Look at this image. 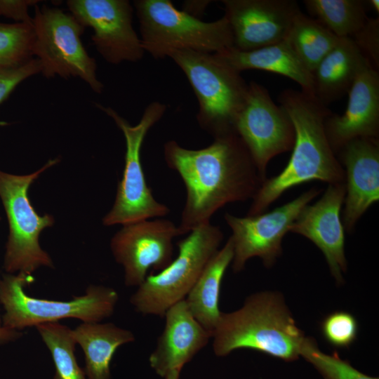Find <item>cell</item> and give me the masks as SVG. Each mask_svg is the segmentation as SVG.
<instances>
[{
    "label": "cell",
    "mask_w": 379,
    "mask_h": 379,
    "mask_svg": "<svg viewBox=\"0 0 379 379\" xmlns=\"http://www.w3.org/2000/svg\"><path fill=\"white\" fill-rule=\"evenodd\" d=\"M164 154L186 188L178 226L182 235L209 223L225 204L253 199L265 180L236 133L214 138L210 145L199 149L170 140L164 144Z\"/></svg>",
    "instance_id": "1"
},
{
    "label": "cell",
    "mask_w": 379,
    "mask_h": 379,
    "mask_svg": "<svg viewBox=\"0 0 379 379\" xmlns=\"http://www.w3.org/2000/svg\"><path fill=\"white\" fill-rule=\"evenodd\" d=\"M278 100L293 124L292 154L279 174L262 182L247 215L264 213L284 192L300 184L312 180L328 185L345 182V170L325 132V120L331 112L314 98L293 89L282 91Z\"/></svg>",
    "instance_id": "2"
},
{
    "label": "cell",
    "mask_w": 379,
    "mask_h": 379,
    "mask_svg": "<svg viewBox=\"0 0 379 379\" xmlns=\"http://www.w3.org/2000/svg\"><path fill=\"white\" fill-rule=\"evenodd\" d=\"M305 338L283 297L268 291L250 295L234 312H222L211 336L218 357L248 349L286 361L298 359Z\"/></svg>",
    "instance_id": "3"
},
{
    "label": "cell",
    "mask_w": 379,
    "mask_h": 379,
    "mask_svg": "<svg viewBox=\"0 0 379 379\" xmlns=\"http://www.w3.org/2000/svg\"><path fill=\"white\" fill-rule=\"evenodd\" d=\"M169 58L185 74L197 98L199 126L213 138L235 133L248 88L241 73L215 53L178 50Z\"/></svg>",
    "instance_id": "4"
},
{
    "label": "cell",
    "mask_w": 379,
    "mask_h": 379,
    "mask_svg": "<svg viewBox=\"0 0 379 379\" xmlns=\"http://www.w3.org/2000/svg\"><path fill=\"white\" fill-rule=\"evenodd\" d=\"M145 52L164 59L178 50L219 53L234 46L227 18L204 22L176 8L170 0L133 3Z\"/></svg>",
    "instance_id": "5"
},
{
    "label": "cell",
    "mask_w": 379,
    "mask_h": 379,
    "mask_svg": "<svg viewBox=\"0 0 379 379\" xmlns=\"http://www.w3.org/2000/svg\"><path fill=\"white\" fill-rule=\"evenodd\" d=\"M33 280L32 275L23 273L2 275V326L20 331L69 318L82 322H101L113 314L119 300L118 293L114 288L94 284L90 285L84 294L67 301L37 298L28 295L24 290Z\"/></svg>",
    "instance_id": "6"
},
{
    "label": "cell",
    "mask_w": 379,
    "mask_h": 379,
    "mask_svg": "<svg viewBox=\"0 0 379 379\" xmlns=\"http://www.w3.org/2000/svg\"><path fill=\"white\" fill-rule=\"evenodd\" d=\"M222 239L220 227L211 222L192 230L178 242V254L169 265L148 274L131 296L135 310L144 315L164 317L170 307L185 298Z\"/></svg>",
    "instance_id": "7"
},
{
    "label": "cell",
    "mask_w": 379,
    "mask_h": 379,
    "mask_svg": "<svg viewBox=\"0 0 379 379\" xmlns=\"http://www.w3.org/2000/svg\"><path fill=\"white\" fill-rule=\"evenodd\" d=\"M58 161V158L50 159L28 175L0 171V199L9 230L4 258V268L8 274L32 275L41 267H54L49 254L41 248L39 242L41 232L54 224V218L36 213L28 197V190L41 173Z\"/></svg>",
    "instance_id": "8"
},
{
    "label": "cell",
    "mask_w": 379,
    "mask_h": 379,
    "mask_svg": "<svg viewBox=\"0 0 379 379\" xmlns=\"http://www.w3.org/2000/svg\"><path fill=\"white\" fill-rule=\"evenodd\" d=\"M95 106L111 117L122 131L126 141L125 164L122 178L111 210L105 215V226L126 225L169 213L168 207L156 200L147 185L140 159L142 142L149 129L164 116L167 106L154 101L144 110L135 126L110 107L96 103Z\"/></svg>",
    "instance_id": "9"
},
{
    "label": "cell",
    "mask_w": 379,
    "mask_h": 379,
    "mask_svg": "<svg viewBox=\"0 0 379 379\" xmlns=\"http://www.w3.org/2000/svg\"><path fill=\"white\" fill-rule=\"evenodd\" d=\"M34 41L32 54L46 78L79 77L96 93L104 85L97 78V65L83 45L85 27L71 13L46 5L35 6L32 18Z\"/></svg>",
    "instance_id": "10"
},
{
    "label": "cell",
    "mask_w": 379,
    "mask_h": 379,
    "mask_svg": "<svg viewBox=\"0 0 379 379\" xmlns=\"http://www.w3.org/2000/svg\"><path fill=\"white\" fill-rule=\"evenodd\" d=\"M321 192L312 187L272 211L255 215L238 217L226 213L224 218L232 232L233 271H241L247 260L254 257L260 258L265 267L272 266L282 253L283 237L302 210Z\"/></svg>",
    "instance_id": "11"
},
{
    "label": "cell",
    "mask_w": 379,
    "mask_h": 379,
    "mask_svg": "<svg viewBox=\"0 0 379 379\" xmlns=\"http://www.w3.org/2000/svg\"><path fill=\"white\" fill-rule=\"evenodd\" d=\"M263 179L266 168L277 155L292 149L293 122L284 108L276 105L268 91L255 81L248 83L244 105L234 125Z\"/></svg>",
    "instance_id": "12"
},
{
    "label": "cell",
    "mask_w": 379,
    "mask_h": 379,
    "mask_svg": "<svg viewBox=\"0 0 379 379\" xmlns=\"http://www.w3.org/2000/svg\"><path fill=\"white\" fill-rule=\"evenodd\" d=\"M182 235L178 226L166 219L144 220L123 225L113 236L110 248L124 270L128 287L139 286L147 272H158L173 260L175 237Z\"/></svg>",
    "instance_id": "13"
},
{
    "label": "cell",
    "mask_w": 379,
    "mask_h": 379,
    "mask_svg": "<svg viewBox=\"0 0 379 379\" xmlns=\"http://www.w3.org/2000/svg\"><path fill=\"white\" fill-rule=\"evenodd\" d=\"M69 11L84 27L93 29V45L109 63L140 60L145 53L133 29V8L128 0H69Z\"/></svg>",
    "instance_id": "14"
},
{
    "label": "cell",
    "mask_w": 379,
    "mask_h": 379,
    "mask_svg": "<svg viewBox=\"0 0 379 379\" xmlns=\"http://www.w3.org/2000/svg\"><path fill=\"white\" fill-rule=\"evenodd\" d=\"M234 48L252 51L284 41L300 12L294 0H223Z\"/></svg>",
    "instance_id": "15"
},
{
    "label": "cell",
    "mask_w": 379,
    "mask_h": 379,
    "mask_svg": "<svg viewBox=\"0 0 379 379\" xmlns=\"http://www.w3.org/2000/svg\"><path fill=\"white\" fill-rule=\"evenodd\" d=\"M345 193V182L328 185L320 199L302 210L290 230L305 237L321 250L338 284L343 283V273L347 270L344 227L340 215Z\"/></svg>",
    "instance_id": "16"
},
{
    "label": "cell",
    "mask_w": 379,
    "mask_h": 379,
    "mask_svg": "<svg viewBox=\"0 0 379 379\" xmlns=\"http://www.w3.org/2000/svg\"><path fill=\"white\" fill-rule=\"evenodd\" d=\"M345 112L326 117L325 132L335 153L358 138H378L379 73L368 62L357 74L349 92Z\"/></svg>",
    "instance_id": "17"
},
{
    "label": "cell",
    "mask_w": 379,
    "mask_h": 379,
    "mask_svg": "<svg viewBox=\"0 0 379 379\" xmlns=\"http://www.w3.org/2000/svg\"><path fill=\"white\" fill-rule=\"evenodd\" d=\"M337 153L345 174L343 227L352 232L361 216L379 199L378 138L354 139Z\"/></svg>",
    "instance_id": "18"
},
{
    "label": "cell",
    "mask_w": 379,
    "mask_h": 379,
    "mask_svg": "<svg viewBox=\"0 0 379 379\" xmlns=\"http://www.w3.org/2000/svg\"><path fill=\"white\" fill-rule=\"evenodd\" d=\"M165 324L149 356L151 367L161 377L181 371L211 338L193 317L184 300L170 307L165 312Z\"/></svg>",
    "instance_id": "19"
},
{
    "label": "cell",
    "mask_w": 379,
    "mask_h": 379,
    "mask_svg": "<svg viewBox=\"0 0 379 379\" xmlns=\"http://www.w3.org/2000/svg\"><path fill=\"white\" fill-rule=\"evenodd\" d=\"M215 54L240 73L244 70L258 69L288 77L300 85L301 91L314 98L313 74L286 39L252 51H244L231 47Z\"/></svg>",
    "instance_id": "20"
},
{
    "label": "cell",
    "mask_w": 379,
    "mask_h": 379,
    "mask_svg": "<svg viewBox=\"0 0 379 379\" xmlns=\"http://www.w3.org/2000/svg\"><path fill=\"white\" fill-rule=\"evenodd\" d=\"M368 62L350 37L340 38L313 72L314 98L326 107L340 99Z\"/></svg>",
    "instance_id": "21"
},
{
    "label": "cell",
    "mask_w": 379,
    "mask_h": 379,
    "mask_svg": "<svg viewBox=\"0 0 379 379\" xmlns=\"http://www.w3.org/2000/svg\"><path fill=\"white\" fill-rule=\"evenodd\" d=\"M72 335L84 352L88 379H110L116 351L135 340L132 331L110 322H82L72 329Z\"/></svg>",
    "instance_id": "22"
},
{
    "label": "cell",
    "mask_w": 379,
    "mask_h": 379,
    "mask_svg": "<svg viewBox=\"0 0 379 379\" xmlns=\"http://www.w3.org/2000/svg\"><path fill=\"white\" fill-rule=\"evenodd\" d=\"M233 256L230 237L208 262L185 298L193 317L211 336L222 314L219 307L221 284Z\"/></svg>",
    "instance_id": "23"
},
{
    "label": "cell",
    "mask_w": 379,
    "mask_h": 379,
    "mask_svg": "<svg viewBox=\"0 0 379 379\" xmlns=\"http://www.w3.org/2000/svg\"><path fill=\"white\" fill-rule=\"evenodd\" d=\"M340 39L316 19L300 11L295 17L285 39L313 74L319 62L338 44Z\"/></svg>",
    "instance_id": "24"
},
{
    "label": "cell",
    "mask_w": 379,
    "mask_h": 379,
    "mask_svg": "<svg viewBox=\"0 0 379 379\" xmlns=\"http://www.w3.org/2000/svg\"><path fill=\"white\" fill-rule=\"evenodd\" d=\"M307 11L339 38L352 37L368 20L367 1L305 0Z\"/></svg>",
    "instance_id": "25"
},
{
    "label": "cell",
    "mask_w": 379,
    "mask_h": 379,
    "mask_svg": "<svg viewBox=\"0 0 379 379\" xmlns=\"http://www.w3.org/2000/svg\"><path fill=\"white\" fill-rule=\"evenodd\" d=\"M35 328L52 357L53 379H88L77 363L72 328L59 322L42 324Z\"/></svg>",
    "instance_id": "26"
},
{
    "label": "cell",
    "mask_w": 379,
    "mask_h": 379,
    "mask_svg": "<svg viewBox=\"0 0 379 379\" xmlns=\"http://www.w3.org/2000/svg\"><path fill=\"white\" fill-rule=\"evenodd\" d=\"M34 37L32 23L0 22V66L18 65L33 58Z\"/></svg>",
    "instance_id": "27"
},
{
    "label": "cell",
    "mask_w": 379,
    "mask_h": 379,
    "mask_svg": "<svg viewBox=\"0 0 379 379\" xmlns=\"http://www.w3.org/2000/svg\"><path fill=\"white\" fill-rule=\"evenodd\" d=\"M300 355L312 364L324 379H379L356 369L336 352L332 354L321 352L312 338H305Z\"/></svg>",
    "instance_id": "28"
},
{
    "label": "cell",
    "mask_w": 379,
    "mask_h": 379,
    "mask_svg": "<svg viewBox=\"0 0 379 379\" xmlns=\"http://www.w3.org/2000/svg\"><path fill=\"white\" fill-rule=\"evenodd\" d=\"M357 319L345 311L328 314L321 323V331L325 340L336 348H348L357 337Z\"/></svg>",
    "instance_id": "29"
},
{
    "label": "cell",
    "mask_w": 379,
    "mask_h": 379,
    "mask_svg": "<svg viewBox=\"0 0 379 379\" xmlns=\"http://www.w3.org/2000/svg\"><path fill=\"white\" fill-rule=\"evenodd\" d=\"M41 72V64L38 59L29 60L14 65L0 66V104L24 80ZM0 121V126L7 125Z\"/></svg>",
    "instance_id": "30"
},
{
    "label": "cell",
    "mask_w": 379,
    "mask_h": 379,
    "mask_svg": "<svg viewBox=\"0 0 379 379\" xmlns=\"http://www.w3.org/2000/svg\"><path fill=\"white\" fill-rule=\"evenodd\" d=\"M373 66L379 65V19L368 18L362 28L350 37Z\"/></svg>",
    "instance_id": "31"
},
{
    "label": "cell",
    "mask_w": 379,
    "mask_h": 379,
    "mask_svg": "<svg viewBox=\"0 0 379 379\" xmlns=\"http://www.w3.org/2000/svg\"><path fill=\"white\" fill-rule=\"evenodd\" d=\"M37 2L32 0H0V15L12 18L17 22L32 23L28 8Z\"/></svg>",
    "instance_id": "32"
},
{
    "label": "cell",
    "mask_w": 379,
    "mask_h": 379,
    "mask_svg": "<svg viewBox=\"0 0 379 379\" xmlns=\"http://www.w3.org/2000/svg\"><path fill=\"white\" fill-rule=\"evenodd\" d=\"M211 2V1H185L182 4V11L199 18Z\"/></svg>",
    "instance_id": "33"
},
{
    "label": "cell",
    "mask_w": 379,
    "mask_h": 379,
    "mask_svg": "<svg viewBox=\"0 0 379 379\" xmlns=\"http://www.w3.org/2000/svg\"><path fill=\"white\" fill-rule=\"evenodd\" d=\"M22 333L19 331L12 330L0 326V345L15 342L22 336Z\"/></svg>",
    "instance_id": "34"
},
{
    "label": "cell",
    "mask_w": 379,
    "mask_h": 379,
    "mask_svg": "<svg viewBox=\"0 0 379 379\" xmlns=\"http://www.w3.org/2000/svg\"><path fill=\"white\" fill-rule=\"evenodd\" d=\"M368 5L371 6V8H373L375 12H379V1L378 0H369L367 1Z\"/></svg>",
    "instance_id": "35"
},
{
    "label": "cell",
    "mask_w": 379,
    "mask_h": 379,
    "mask_svg": "<svg viewBox=\"0 0 379 379\" xmlns=\"http://www.w3.org/2000/svg\"><path fill=\"white\" fill-rule=\"evenodd\" d=\"M180 371H173L168 373L164 378L165 379H178Z\"/></svg>",
    "instance_id": "36"
},
{
    "label": "cell",
    "mask_w": 379,
    "mask_h": 379,
    "mask_svg": "<svg viewBox=\"0 0 379 379\" xmlns=\"http://www.w3.org/2000/svg\"><path fill=\"white\" fill-rule=\"evenodd\" d=\"M0 220H1V218H0ZM1 326V317L0 316V326Z\"/></svg>",
    "instance_id": "37"
}]
</instances>
